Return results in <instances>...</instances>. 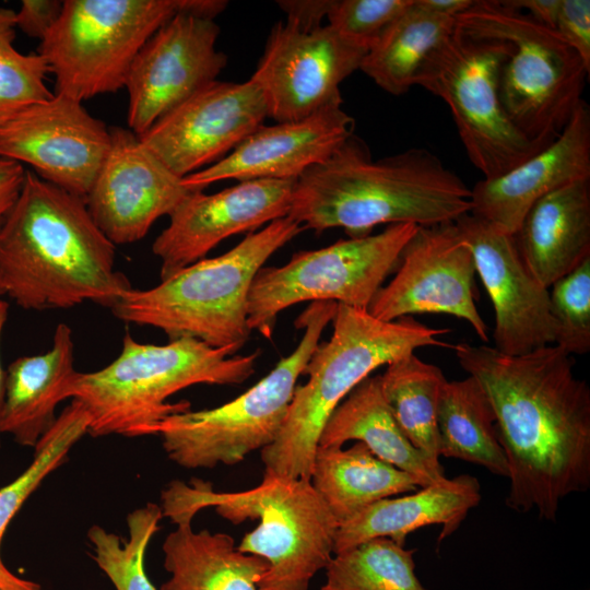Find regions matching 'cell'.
Returning <instances> with one entry per match:
<instances>
[{
  "label": "cell",
  "instance_id": "52a82bcc",
  "mask_svg": "<svg viewBox=\"0 0 590 590\" xmlns=\"http://www.w3.org/2000/svg\"><path fill=\"white\" fill-rule=\"evenodd\" d=\"M305 227L285 216L227 252L199 260L148 290L132 288L110 308L119 320L163 331L169 340L196 339L237 353L248 340V299L266 261Z\"/></svg>",
  "mask_w": 590,
  "mask_h": 590
},
{
  "label": "cell",
  "instance_id": "83f0119b",
  "mask_svg": "<svg viewBox=\"0 0 590 590\" xmlns=\"http://www.w3.org/2000/svg\"><path fill=\"white\" fill-rule=\"evenodd\" d=\"M309 481L339 526L380 499L421 487L415 476L380 460L361 441L346 449L318 447Z\"/></svg>",
  "mask_w": 590,
  "mask_h": 590
},
{
  "label": "cell",
  "instance_id": "9a60e30c",
  "mask_svg": "<svg viewBox=\"0 0 590 590\" xmlns=\"http://www.w3.org/2000/svg\"><path fill=\"white\" fill-rule=\"evenodd\" d=\"M110 146L109 128L76 101L55 93L0 126V156L85 200Z\"/></svg>",
  "mask_w": 590,
  "mask_h": 590
},
{
  "label": "cell",
  "instance_id": "8992f818",
  "mask_svg": "<svg viewBox=\"0 0 590 590\" xmlns=\"http://www.w3.org/2000/svg\"><path fill=\"white\" fill-rule=\"evenodd\" d=\"M259 354L237 355L189 338L146 344L127 332L118 357L99 370L76 371L68 394L87 410L93 437L156 435L166 417L191 408L169 397L193 385L241 384L255 373Z\"/></svg>",
  "mask_w": 590,
  "mask_h": 590
},
{
  "label": "cell",
  "instance_id": "d4e9b609",
  "mask_svg": "<svg viewBox=\"0 0 590 590\" xmlns=\"http://www.w3.org/2000/svg\"><path fill=\"white\" fill-rule=\"evenodd\" d=\"M76 373L72 330L59 323L50 350L21 356L5 373L1 433L20 446L35 448L57 420V405L69 399V385Z\"/></svg>",
  "mask_w": 590,
  "mask_h": 590
},
{
  "label": "cell",
  "instance_id": "f35d334b",
  "mask_svg": "<svg viewBox=\"0 0 590 590\" xmlns=\"http://www.w3.org/2000/svg\"><path fill=\"white\" fill-rule=\"evenodd\" d=\"M62 7L60 0H23L15 12L16 27L42 40L58 21Z\"/></svg>",
  "mask_w": 590,
  "mask_h": 590
},
{
  "label": "cell",
  "instance_id": "ee69618b",
  "mask_svg": "<svg viewBox=\"0 0 590 590\" xmlns=\"http://www.w3.org/2000/svg\"><path fill=\"white\" fill-rule=\"evenodd\" d=\"M8 304L0 299V340L2 330L7 320L8 316ZM4 394H5V371L2 368L1 361H0V446H1V416H2V410H3V403H4Z\"/></svg>",
  "mask_w": 590,
  "mask_h": 590
},
{
  "label": "cell",
  "instance_id": "f1b7e54d",
  "mask_svg": "<svg viewBox=\"0 0 590 590\" xmlns=\"http://www.w3.org/2000/svg\"><path fill=\"white\" fill-rule=\"evenodd\" d=\"M437 427L440 457L477 464L508 479V462L498 439L493 406L473 376L444 384Z\"/></svg>",
  "mask_w": 590,
  "mask_h": 590
},
{
  "label": "cell",
  "instance_id": "ba28073f",
  "mask_svg": "<svg viewBox=\"0 0 590 590\" xmlns=\"http://www.w3.org/2000/svg\"><path fill=\"white\" fill-rule=\"evenodd\" d=\"M456 27L511 45L499 78L504 109L532 142L545 146L557 138L581 103L590 73L579 55L555 30L504 1H474L456 17Z\"/></svg>",
  "mask_w": 590,
  "mask_h": 590
},
{
  "label": "cell",
  "instance_id": "5bb4252c",
  "mask_svg": "<svg viewBox=\"0 0 590 590\" xmlns=\"http://www.w3.org/2000/svg\"><path fill=\"white\" fill-rule=\"evenodd\" d=\"M475 262L456 222L417 226L405 245L396 275L382 285L367 311L382 321L414 314H447L467 321L488 341L476 305Z\"/></svg>",
  "mask_w": 590,
  "mask_h": 590
},
{
  "label": "cell",
  "instance_id": "b9f144b4",
  "mask_svg": "<svg viewBox=\"0 0 590 590\" xmlns=\"http://www.w3.org/2000/svg\"><path fill=\"white\" fill-rule=\"evenodd\" d=\"M504 3L526 12L538 23L555 30L562 0H505Z\"/></svg>",
  "mask_w": 590,
  "mask_h": 590
},
{
  "label": "cell",
  "instance_id": "7bdbcfd3",
  "mask_svg": "<svg viewBox=\"0 0 590 590\" xmlns=\"http://www.w3.org/2000/svg\"><path fill=\"white\" fill-rule=\"evenodd\" d=\"M425 11L440 16L456 19L467 11L474 1L472 0H414Z\"/></svg>",
  "mask_w": 590,
  "mask_h": 590
},
{
  "label": "cell",
  "instance_id": "9c48e42d",
  "mask_svg": "<svg viewBox=\"0 0 590 590\" xmlns=\"http://www.w3.org/2000/svg\"><path fill=\"white\" fill-rule=\"evenodd\" d=\"M338 303L311 302L295 320L303 335L295 350L255 386L213 409L173 414L156 435L167 457L187 469L233 465L271 445L286 420L297 380L333 320Z\"/></svg>",
  "mask_w": 590,
  "mask_h": 590
},
{
  "label": "cell",
  "instance_id": "3957f363",
  "mask_svg": "<svg viewBox=\"0 0 590 590\" xmlns=\"http://www.w3.org/2000/svg\"><path fill=\"white\" fill-rule=\"evenodd\" d=\"M471 188L433 152L413 148L373 160L352 134L295 180L287 216L322 233L365 237L381 224L433 226L471 213Z\"/></svg>",
  "mask_w": 590,
  "mask_h": 590
},
{
  "label": "cell",
  "instance_id": "277c9868",
  "mask_svg": "<svg viewBox=\"0 0 590 590\" xmlns=\"http://www.w3.org/2000/svg\"><path fill=\"white\" fill-rule=\"evenodd\" d=\"M161 502L163 517L174 523L192 521L205 507L233 524L259 519L237 545L268 563L258 590H308L312 577L332 558L339 524L306 479L264 472L259 485L243 492H215L200 479L173 481Z\"/></svg>",
  "mask_w": 590,
  "mask_h": 590
},
{
  "label": "cell",
  "instance_id": "30bf717a",
  "mask_svg": "<svg viewBox=\"0 0 590 590\" xmlns=\"http://www.w3.org/2000/svg\"><path fill=\"white\" fill-rule=\"evenodd\" d=\"M181 11V0H66L38 54L56 93L83 102L125 86L146 40Z\"/></svg>",
  "mask_w": 590,
  "mask_h": 590
},
{
  "label": "cell",
  "instance_id": "4316f807",
  "mask_svg": "<svg viewBox=\"0 0 590 590\" xmlns=\"http://www.w3.org/2000/svg\"><path fill=\"white\" fill-rule=\"evenodd\" d=\"M164 543V567L170 575L161 590H258L268 563L240 552L223 532H194L191 521L176 523Z\"/></svg>",
  "mask_w": 590,
  "mask_h": 590
},
{
  "label": "cell",
  "instance_id": "4dcf8cb0",
  "mask_svg": "<svg viewBox=\"0 0 590 590\" xmlns=\"http://www.w3.org/2000/svg\"><path fill=\"white\" fill-rule=\"evenodd\" d=\"M380 376V388L394 420L409 441L433 465L439 463L437 406L447 381L441 369L414 353L388 365Z\"/></svg>",
  "mask_w": 590,
  "mask_h": 590
},
{
  "label": "cell",
  "instance_id": "d6a6232c",
  "mask_svg": "<svg viewBox=\"0 0 590 590\" xmlns=\"http://www.w3.org/2000/svg\"><path fill=\"white\" fill-rule=\"evenodd\" d=\"M414 550L375 538L332 556L320 590H429L415 574Z\"/></svg>",
  "mask_w": 590,
  "mask_h": 590
},
{
  "label": "cell",
  "instance_id": "60d3db41",
  "mask_svg": "<svg viewBox=\"0 0 590 590\" xmlns=\"http://www.w3.org/2000/svg\"><path fill=\"white\" fill-rule=\"evenodd\" d=\"M25 174L22 164L0 156V228L21 192Z\"/></svg>",
  "mask_w": 590,
  "mask_h": 590
},
{
  "label": "cell",
  "instance_id": "8d00e7d4",
  "mask_svg": "<svg viewBox=\"0 0 590 590\" xmlns=\"http://www.w3.org/2000/svg\"><path fill=\"white\" fill-rule=\"evenodd\" d=\"M413 0H331L328 25L343 36L370 47L402 15Z\"/></svg>",
  "mask_w": 590,
  "mask_h": 590
},
{
  "label": "cell",
  "instance_id": "2e32d148",
  "mask_svg": "<svg viewBox=\"0 0 590 590\" xmlns=\"http://www.w3.org/2000/svg\"><path fill=\"white\" fill-rule=\"evenodd\" d=\"M214 20L177 13L142 46L129 69L128 126L138 137L216 81L227 56L216 49Z\"/></svg>",
  "mask_w": 590,
  "mask_h": 590
},
{
  "label": "cell",
  "instance_id": "ffe728a7",
  "mask_svg": "<svg viewBox=\"0 0 590 590\" xmlns=\"http://www.w3.org/2000/svg\"><path fill=\"white\" fill-rule=\"evenodd\" d=\"M456 224L495 311L494 346L518 356L555 343L548 288L524 266L514 235L468 213Z\"/></svg>",
  "mask_w": 590,
  "mask_h": 590
},
{
  "label": "cell",
  "instance_id": "5b68a950",
  "mask_svg": "<svg viewBox=\"0 0 590 590\" xmlns=\"http://www.w3.org/2000/svg\"><path fill=\"white\" fill-rule=\"evenodd\" d=\"M329 341L319 343L296 386L284 425L261 450L264 472L309 480L321 432L337 406L375 369L437 346L453 349L438 338L448 329L432 328L412 316L393 321L373 317L367 309L338 304Z\"/></svg>",
  "mask_w": 590,
  "mask_h": 590
},
{
  "label": "cell",
  "instance_id": "6da1fadb",
  "mask_svg": "<svg viewBox=\"0 0 590 590\" xmlns=\"http://www.w3.org/2000/svg\"><path fill=\"white\" fill-rule=\"evenodd\" d=\"M452 350L493 406L509 470L506 505L554 521L567 496L590 487V388L573 356L556 344L518 356L467 342Z\"/></svg>",
  "mask_w": 590,
  "mask_h": 590
},
{
  "label": "cell",
  "instance_id": "7a4b0ae2",
  "mask_svg": "<svg viewBox=\"0 0 590 590\" xmlns=\"http://www.w3.org/2000/svg\"><path fill=\"white\" fill-rule=\"evenodd\" d=\"M132 288L85 200L26 170L0 228V295L28 310L111 308Z\"/></svg>",
  "mask_w": 590,
  "mask_h": 590
},
{
  "label": "cell",
  "instance_id": "f546056e",
  "mask_svg": "<svg viewBox=\"0 0 590 590\" xmlns=\"http://www.w3.org/2000/svg\"><path fill=\"white\" fill-rule=\"evenodd\" d=\"M456 19L433 14L413 0L369 47L359 70L391 95L416 85L430 55L453 33Z\"/></svg>",
  "mask_w": 590,
  "mask_h": 590
},
{
  "label": "cell",
  "instance_id": "e575fe53",
  "mask_svg": "<svg viewBox=\"0 0 590 590\" xmlns=\"http://www.w3.org/2000/svg\"><path fill=\"white\" fill-rule=\"evenodd\" d=\"M15 12L0 7V126L22 109L50 99L45 80L50 69L43 56L16 50Z\"/></svg>",
  "mask_w": 590,
  "mask_h": 590
},
{
  "label": "cell",
  "instance_id": "8fae6325",
  "mask_svg": "<svg viewBox=\"0 0 590 590\" xmlns=\"http://www.w3.org/2000/svg\"><path fill=\"white\" fill-rule=\"evenodd\" d=\"M511 49L507 42L471 37L456 27L416 82L448 105L467 155L485 179L544 148L518 130L502 104L500 71Z\"/></svg>",
  "mask_w": 590,
  "mask_h": 590
},
{
  "label": "cell",
  "instance_id": "7402d4cb",
  "mask_svg": "<svg viewBox=\"0 0 590 590\" xmlns=\"http://www.w3.org/2000/svg\"><path fill=\"white\" fill-rule=\"evenodd\" d=\"M590 179V108L582 99L551 143L508 172L471 188V213L516 235L531 206L547 193Z\"/></svg>",
  "mask_w": 590,
  "mask_h": 590
},
{
  "label": "cell",
  "instance_id": "484cf974",
  "mask_svg": "<svg viewBox=\"0 0 590 590\" xmlns=\"http://www.w3.org/2000/svg\"><path fill=\"white\" fill-rule=\"evenodd\" d=\"M349 440L363 442L380 460L415 476L421 487L447 480L400 429L386 402L380 376L362 380L327 421L318 447H343Z\"/></svg>",
  "mask_w": 590,
  "mask_h": 590
},
{
  "label": "cell",
  "instance_id": "44dd1931",
  "mask_svg": "<svg viewBox=\"0 0 590 590\" xmlns=\"http://www.w3.org/2000/svg\"><path fill=\"white\" fill-rule=\"evenodd\" d=\"M354 119L341 106L299 120L261 126L227 156L181 179L190 190L235 179L296 180L324 162L354 131Z\"/></svg>",
  "mask_w": 590,
  "mask_h": 590
},
{
  "label": "cell",
  "instance_id": "4fadbf2b",
  "mask_svg": "<svg viewBox=\"0 0 590 590\" xmlns=\"http://www.w3.org/2000/svg\"><path fill=\"white\" fill-rule=\"evenodd\" d=\"M369 47L329 25L302 31L279 22L271 30L251 80L276 122L304 119L342 106L341 83L358 70Z\"/></svg>",
  "mask_w": 590,
  "mask_h": 590
},
{
  "label": "cell",
  "instance_id": "7c38bea8",
  "mask_svg": "<svg viewBox=\"0 0 590 590\" xmlns=\"http://www.w3.org/2000/svg\"><path fill=\"white\" fill-rule=\"evenodd\" d=\"M416 228L409 223L391 224L378 234L298 251L281 267H262L249 293L250 330L270 339L278 316L303 302L331 300L367 309L387 276L398 268Z\"/></svg>",
  "mask_w": 590,
  "mask_h": 590
},
{
  "label": "cell",
  "instance_id": "836d02e7",
  "mask_svg": "<svg viewBox=\"0 0 590 590\" xmlns=\"http://www.w3.org/2000/svg\"><path fill=\"white\" fill-rule=\"evenodd\" d=\"M162 518L161 506L148 503L127 516V540L97 524L88 529L93 558L116 590H156L145 573L144 557Z\"/></svg>",
  "mask_w": 590,
  "mask_h": 590
},
{
  "label": "cell",
  "instance_id": "e0dca14e",
  "mask_svg": "<svg viewBox=\"0 0 590 590\" xmlns=\"http://www.w3.org/2000/svg\"><path fill=\"white\" fill-rule=\"evenodd\" d=\"M268 117L264 97L251 80L214 81L139 139L173 174L184 178L227 156Z\"/></svg>",
  "mask_w": 590,
  "mask_h": 590
},
{
  "label": "cell",
  "instance_id": "f6af8a7d",
  "mask_svg": "<svg viewBox=\"0 0 590 590\" xmlns=\"http://www.w3.org/2000/svg\"><path fill=\"white\" fill-rule=\"evenodd\" d=\"M0 590H5V589H3V588L0 587Z\"/></svg>",
  "mask_w": 590,
  "mask_h": 590
},
{
  "label": "cell",
  "instance_id": "1f68e13d",
  "mask_svg": "<svg viewBox=\"0 0 590 590\" xmlns=\"http://www.w3.org/2000/svg\"><path fill=\"white\" fill-rule=\"evenodd\" d=\"M90 415L85 406L72 399L57 416L50 429L39 439L31 464L12 482L0 488V587L5 590H43L35 581L13 574L3 563L1 543L8 526L44 480L62 465L72 447L85 435Z\"/></svg>",
  "mask_w": 590,
  "mask_h": 590
},
{
  "label": "cell",
  "instance_id": "74e56055",
  "mask_svg": "<svg viewBox=\"0 0 590 590\" xmlns=\"http://www.w3.org/2000/svg\"><path fill=\"white\" fill-rule=\"evenodd\" d=\"M555 31L590 72V1L562 0Z\"/></svg>",
  "mask_w": 590,
  "mask_h": 590
},
{
  "label": "cell",
  "instance_id": "d590c367",
  "mask_svg": "<svg viewBox=\"0 0 590 590\" xmlns=\"http://www.w3.org/2000/svg\"><path fill=\"white\" fill-rule=\"evenodd\" d=\"M555 343L570 355L590 351V257L550 288Z\"/></svg>",
  "mask_w": 590,
  "mask_h": 590
},
{
  "label": "cell",
  "instance_id": "ac0fdd59",
  "mask_svg": "<svg viewBox=\"0 0 590 590\" xmlns=\"http://www.w3.org/2000/svg\"><path fill=\"white\" fill-rule=\"evenodd\" d=\"M294 185L292 179H253L212 194L192 190L152 245L161 281L204 259L225 238L287 216Z\"/></svg>",
  "mask_w": 590,
  "mask_h": 590
},
{
  "label": "cell",
  "instance_id": "ab89813d",
  "mask_svg": "<svg viewBox=\"0 0 590 590\" xmlns=\"http://www.w3.org/2000/svg\"><path fill=\"white\" fill-rule=\"evenodd\" d=\"M276 3L287 15L286 22L302 31H312L320 27L321 20L327 17L331 0H283Z\"/></svg>",
  "mask_w": 590,
  "mask_h": 590
},
{
  "label": "cell",
  "instance_id": "cb8c5ba5",
  "mask_svg": "<svg viewBox=\"0 0 590 590\" xmlns=\"http://www.w3.org/2000/svg\"><path fill=\"white\" fill-rule=\"evenodd\" d=\"M514 236L527 269L550 288L590 257V179L541 198Z\"/></svg>",
  "mask_w": 590,
  "mask_h": 590
},
{
  "label": "cell",
  "instance_id": "603a6c76",
  "mask_svg": "<svg viewBox=\"0 0 590 590\" xmlns=\"http://www.w3.org/2000/svg\"><path fill=\"white\" fill-rule=\"evenodd\" d=\"M481 498L477 479L461 474L406 496L380 499L338 527L333 554L375 538H388L404 546L409 533L432 524L442 526L440 543L457 531Z\"/></svg>",
  "mask_w": 590,
  "mask_h": 590
},
{
  "label": "cell",
  "instance_id": "d6986e66",
  "mask_svg": "<svg viewBox=\"0 0 590 590\" xmlns=\"http://www.w3.org/2000/svg\"><path fill=\"white\" fill-rule=\"evenodd\" d=\"M110 146L85 198L87 210L114 245L143 238L192 191L129 128L110 127Z\"/></svg>",
  "mask_w": 590,
  "mask_h": 590
}]
</instances>
